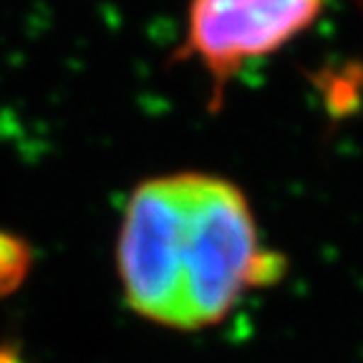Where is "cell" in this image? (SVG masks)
<instances>
[{
  "mask_svg": "<svg viewBox=\"0 0 363 363\" xmlns=\"http://www.w3.org/2000/svg\"><path fill=\"white\" fill-rule=\"evenodd\" d=\"M124 301L172 330L222 323L242 295L283 272L247 194L212 172H167L131 189L116 238Z\"/></svg>",
  "mask_w": 363,
  "mask_h": 363,
  "instance_id": "cell-1",
  "label": "cell"
},
{
  "mask_svg": "<svg viewBox=\"0 0 363 363\" xmlns=\"http://www.w3.org/2000/svg\"><path fill=\"white\" fill-rule=\"evenodd\" d=\"M328 0H189L174 61H192L212 86V106L252 61L283 51L311 30Z\"/></svg>",
  "mask_w": 363,
  "mask_h": 363,
  "instance_id": "cell-2",
  "label": "cell"
},
{
  "mask_svg": "<svg viewBox=\"0 0 363 363\" xmlns=\"http://www.w3.org/2000/svg\"><path fill=\"white\" fill-rule=\"evenodd\" d=\"M28 257L23 255V247L18 240L0 235V295L11 293L26 275Z\"/></svg>",
  "mask_w": 363,
  "mask_h": 363,
  "instance_id": "cell-3",
  "label": "cell"
}]
</instances>
